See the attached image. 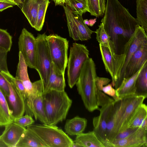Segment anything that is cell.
I'll return each mask as SVG.
<instances>
[{
  "label": "cell",
  "instance_id": "obj_33",
  "mask_svg": "<svg viewBox=\"0 0 147 147\" xmlns=\"http://www.w3.org/2000/svg\"><path fill=\"white\" fill-rule=\"evenodd\" d=\"M65 3L74 14L82 15L88 11L86 0H65Z\"/></svg>",
  "mask_w": 147,
  "mask_h": 147
},
{
  "label": "cell",
  "instance_id": "obj_15",
  "mask_svg": "<svg viewBox=\"0 0 147 147\" xmlns=\"http://www.w3.org/2000/svg\"><path fill=\"white\" fill-rule=\"evenodd\" d=\"M115 100L102 105L99 115L93 118V131L105 147H108L106 138L107 121Z\"/></svg>",
  "mask_w": 147,
  "mask_h": 147
},
{
  "label": "cell",
  "instance_id": "obj_1",
  "mask_svg": "<svg viewBox=\"0 0 147 147\" xmlns=\"http://www.w3.org/2000/svg\"><path fill=\"white\" fill-rule=\"evenodd\" d=\"M105 13L101 22L117 54L119 40L122 38L128 40L137 26L140 25L118 0H107Z\"/></svg>",
  "mask_w": 147,
  "mask_h": 147
},
{
  "label": "cell",
  "instance_id": "obj_37",
  "mask_svg": "<svg viewBox=\"0 0 147 147\" xmlns=\"http://www.w3.org/2000/svg\"><path fill=\"white\" fill-rule=\"evenodd\" d=\"M9 77L14 85L23 96L24 101L28 97L22 81L19 79L14 77L10 73Z\"/></svg>",
  "mask_w": 147,
  "mask_h": 147
},
{
  "label": "cell",
  "instance_id": "obj_38",
  "mask_svg": "<svg viewBox=\"0 0 147 147\" xmlns=\"http://www.w3.org/2000/svg\"><path fill=\"white\" fill-rule=\"evenodd\" d=\"M139 128V127L127 128L123 131L119 132L116 135L113 140L126 138L134 134Z\"/></svg>",
  "mask_w": 147,
  "mask_h": 147
},
{
  "label": "cell",
  "instance_id": "obj_22",
  "mask_svg": "<svg viewBox=\"0 0 147 147\" xmlns=\"http://www.w3.org/2000/svg\"><path fill=\"white\" fill-rule=\"evenodd\" d=\"M44 0H24L21 9L30 24L34 28L39 7Z\"/></svg>",
  "mask_w": 147,
  "mask_h": 147
},
{
  "label": "cell",
  "instance_id": "obj_35",
  "mask_svg": "<svg viewBox=\"0 0 147 147\" xmlns=\"http://www.w3.org/2000/svg\"><path fill=\"white\" fill-rule=\"evenodd\" d=\"M12 45V36L6 30L0 28V51L8 52Z\"/></svg>",
  "mask_w": 147,
  "mask_h": 147
},
{
  "label": "cell",
  "instance_id": "obj_39",
  "mask_svg": "<svg viewBox=\"0 0 147 147\" xmlns=\"http://www.w3.org/2000/svg\"><path fill=\"white\" fill-rule=\"evenodd\" d=\"M101 91L106 95L112 97L115 100H117L119 98L117 96L116 90L113 87L111 83L104 86L102 89Z\"/></svg>",
  "mask_w": 147,
  "mask_h": 147
},
{
  "label": "cell",
  "instance_id": "obj_4",
  "mask_svg": "<svg viewBox=\"0 0 147 147\" xmlns=\"http://www.w3.org/2000/svg\"><path fill=\"white\" fill-rule=\"evenodd\" d=\"M48 147H72L74 141L61 129L56 125L32 124L27 127Z\"/></svg>",
  "mask_w": 147,
  "mask_h": 147
},
{
  "label": "cell",
  "instance_id": "obj_18",
  "mask_svg": "<svg viewBox=\"0 0 147 147\" xmlns=\"http://www.w3.org/2000/svg\"><path fill=\"white\" fill-rule=\"evenodd\" d=\"M121 98L115 100L108 119L106 132V138L109 147L110 143L114 139L115 131L119 122L122 108Z\"/></svg>",
  "mask_w": 147,
  "mask_h": 147
},
{
  "label": "cell",
  "instance_id": "obj_25",
  "mask_svg": "<svg viewBox=\"0 0 147 147\" xmlns=\"http://www.w3.org/2000/svg\"><path fill=\"white\" fill-rule=\"evenodd\" d=\"M74 141L80 147H105L93 130L77 135Z\"/></svg>",
  "mask_w": 147,
  "mask_h": 147
},
{
  "label": "cell",
  "instance_id": "obj_27",
  "mask_svg": "<svg viewBox=\"0 0 147 147\" xmlns=\"http://www.w3.org/2000/svg\"><path fill=\"white\" fill-rule=\"evenodd\" d=\"M14 118L6 98L0 89V127L13 122Z\"/></svg>",
  "mask_w": 147,
  "mask_h": 147
},
{
  "label": "cell",
  "instance_id": "obj_34",
  "mask_svg": "<svg viewBox=\"0 0 147 147\" xmlns=\"http://www.w3.org/2000/svg\"><path fill=\"white\" fill-rule=\"evenodd\" d=\"M49 3V0H44L39 6L37 13L36 24L34 28L37 31H40L42 29L46 13Z\"/></svg>",
  "mask_w": 147,
  "mask_h": 147
},
{
  "label": "cell",
  "instance_id": "obj_46",
  "mask_svg": "<svg viewBox=\"0 0 147 147\" xmlns=\"http://www.w3.org/2000/svg\"><path fill=\"white\" fill-rule=\"evenodd\" d=\"M54 2L55 5H61L63 6L65 3V0H53Z\"/></svg>",
  "mask_w": 147,
  "mask_h": 147
},
{
  "label": "cell",
  "instance_id": "obj_19",
  "mask_svg": "<svg viewBox=\"0 0 147 147\" xmlns=\"http://www.w3.org/2000/svg\"><path fill=\"white\" fill-rule=\"evenodd\" d=\"M0 138L7 147H16L26 128L13 122L5 126Z\"/></svg>",
  "mask_w": 147,
  "mask_h": 147
},
{
  "label": "cell",
  "instance_id": "obj_45",
  "mask_svg": "<svg viewBox=\"0 0 147 147\" xmlns=\"http://www.w3.org/2000/svg\"><path fill=\"white\" fill-rule=\"evenodd\" d=\"M16 5L21 9L24 0H10Z\"/></svg>",
  "mask_w": 147,
  "mask_h": 147
},
{
  "label": "cell",
  "instance_id": "obj_42",
  "mask_svg": "<svg viewBox=\"0 0 147 147\" xmlns=\"http://www.w3.org/2000/svg\"><path fill=\"white\" fill-rule=\"evenodd\" d=\"M95 81L96 88L101 91L102 88L109 84L111 80L107 78L100 77L97 76L96 78Z\"/></svg>",
  "mask_w": 147,
  "mask_h": 147
},
{
  "label": "cell",
  "instance_id": "obj_49",
  "mask_svg": "<svg viewBox=\"0 0 147 147\" xmlns=\"http://www.w3.org/2000/svg\"><path fill=\"white\" fill-rule=\"evenodd\" d=\"M84 23L86 25L89 26L88 20V19H85L84 20Z\"/></svg>",
  "mask_w": 147,
  "mask_h": 147
},
{
  "label": "cell",
  "instance_id": "obj_41",
  "mask_svg": "<svg viewBox=\"0 0 147 147\" xmlns=\"http://www.w3.org/2000/svg\"><path fill=\"white\" fill-rule=\"evenodd\" d=\"M7 53L0 51V71H9L7 61Z\"/></svg>",
  "mask_w": 147,
  "mask_h": 147
},
{
  "label": "cell",
  "instance_id": "obj_3",
  "mask_svg": "<svg viewBox=\"0 0 147 147\" xmlns=\"http://www.w3.org/2000/svg\"><path fill=\"white\" fill-rule=\"evenodd\" d=\"M42 96L47 125H56L65 120L72 103L66 92L49 90Z\"/></svg>",
  "mask_w": 147,
  "mask_h": 147
},
{
  "label": "cell",
  "instance_id": "obj_24",
  "mask_svg": "<svg viewBox=\"0 0 147 147\" xmlns=\"http://www.w3.org/2000/svg\"><path fill=\"white\" fill-rule=\"evenodd\" d=\"M87 120L78 116L66 120L64 127L65 132L71 136H77L83 133L86 127Z\"/></svg>",
  "mask_w": 147,
  "mask_h": 147
},
{
  "label": "cell",
  "instance_id": "obj_32",
  "mask_svg": "<svg viewBox=\"0 0 147 147\" xmlns=\"http://www.w3.org/2000/svg\"><path fill=\"white\" fill-rule=\"evenodd\" d=\"M147 117V107L143 103L137 108L128 122L127 128L138 127L140 121Z\"/></svg>",
  "mask_w": 147,
  "mask_h": 147
},
{
  "label": "cell",
  "instance_id": "obj_44",
  "mask_svg": "<svg viewBox=\"0 0 147 147\" xmlns=\"http://www.w3.org/2000/svg\"><path fill=\"white\" fill-rule=\"evenodd\" d=\"M138 127L147 129V117L142 119L140 121Z\"/></svg>",
  "mask_w": 147,
  "mask_h": 147
},
{
  "label": "cell",
  "instance_id": "obj_9",
  "mask_svg": "<svg viewBox=\"0 0 147 147\" xmlns=\"http://www.w3.org/2000/svg\"><path fill=\"white\" fill-rule=\"evenodd\" d=\"M102 59L106 71L111 78L113 87L118 80L123 67L125 58L123 53L116 54L107 47L99 45Z\"/></svg>",
  "mask_w": 147,
  "mask_h": 147
},
{
  "label": "cell",
  "instance_id": "obj_17",
  "mask_svg": "<svg viewBox=\"0 0 147 147\" xmlns=\"http://www.w3.org/2000/svg\"><path fill=\"white\" fill-rule=\"evenodd\" d=\"M147 61V43L140 46L130 59L126 67L125 78L130 77Z\"/></svg>",
  "mask_w": 147,
  "mask_h": 147
},
{
  "label": "cell",
  "instance_id": "obj_26",
  "mask_svg": "<svg viewBox=\"0 0 147 147\" xmlns=\"http://www.w3.org/2000/svg\"><path fill=\"white\" fill-rule=\"evenodd\" d=\"M16 147H48L34 133L26 128Z\"/></svg>",
  "mask_w": 147,
  "mask_h": 147
},
{
  "label": "cell",
  "instance_id": "obj_13",
  "mask_svg": "<svg viewBox=\"0 0 147 147\" xmlns=\"http://www.w3.org/2000/svg\"><path fill=\"white\" fill-rule=\"evenodd\" d=\"M146 98L144 96L134 95L121 98L122 108L119 121L115 131V137L119 132L127 128L130 118Z\"/></svg>",
  "mask_w": 147,
  "mask_h": 147
},
{
  "label": "cell",
  "instance_id": "obj_20",
  "mask_svg": "<svg viewBox=\"0 0 147 147\" xmlns=\"http://www.w3.org/2000/svg\"><path fill=\"white\" fill-rule=\"evenodd\" d=\"M27 67L22 54L19 52V62L15 77L20 80L22 82L28 97L32 93L34 83L32 82L30 80L28 74Z\"/></svg>",
  "mask_w": 147,
  "mask_h": 147
},
{
  "label": "cell",
  "instance_id": "obj_7",
  "mask_svg": "<svg viewBox=\"0 0 147 147\" xmlns=\"http://www.w3.org/2000/svg\"><path fill=\"white\" fill-rule=\"evenodd\" d=\"M89 51L84 45L74 43L71 47L67 61V82L72 88L78 80L82 65L89 57Z\"/></svg>",
  "mask_w": 147,
  "mask_h": 147
},
{
  "label": "cell",
  "instance_id": "obj_23",
  "mask_svg": "<svg viewBox=\"0 0 147 147\" xmlns=\"http://www.w3.org/2000/svg\"><path fill=\"white\" fill-rule=\"evenodd\" d=\"M65 86L64 74L58 73L52 63L48 83L43 92L49 90L63 91Z\"/></svg>",
  "mask_w": 147,
  "mask_h": 147
},
{
  "label": "cell",
  "instance_id": "obj_28",
  "mask_svg": "<svg viewBox=\"0 0 147 147\" xmlns=\"http://www.w3.org/2000/svg\"><path fill=\"white\" fill-rule=\"evenodd\" d=\"M134 96L147 97V62L144 65L136 80Z\"/></svg>",
  "mask_w": 147,
  "mask_h": 147
},
{
  "label": "cell",
  "instance_id": "obj_31",
  "mask_svg": "<svg viewBox=\"0 0 147 147\" xmlns=\"http://www.w3.org/2000/svg\"><path fill=\"white\" fill-rule=\"evenodd\" d=\"M88 12L97 17H102L106 9L105 0H86Z\"/></svg>",
  "mask_w": 147,
  "mask_h": 147
},
{
  "label": "cell",
  "instance_id": "obj_14",
  "mask_svg": "<svg viewBox=\"0 0 147 147\" xmlns=\"http://www.w3.org/2000/svg\"><path fill=\"white\" fill-rule=\"evenodd\" d=\"M7 80L9 89V95L6 98L9 108L14 118L23 116L25 112L24 99L21 93L11 79L9 72L0 71Z\"/></svg>",
  "mask_w": 147,
  "mask_h": 147
},
{
  "label": "cell",
  "instance_id": "obj_48",
  "mask_svg": "<svg viewBox=\"0 0 147 147\" xmlns=\"http://www.w3.org/2000/svg\"><path fill=\"white\" fill-rule=\"evenodd\" d=\"M0 1L6 2H9V3H13L10 0H0Z\"/></svg>",
  "mask_w": 147,
  "mask_h": 147
},
{
  "label": "cell",
  "instance_id": "obj_21",
  "mask_svg": "<svg viewBox=\"0 0 147 147\" xmlns=\"http://www.w3.org/2000/svg\"><path fill=\"white\" fill-rule=\"evenodd\" d=\"M137 72L129 78H125L120 86L116 90L117 96L119 98L134 95L136 80L146 62Z\"/></svg>",
  "mask_w": 147,
  "mask_h": 147
},
{
  "label": "cell",
  "instance_id": "obj_5",
  "mask_svg": "<svg viewBox=\"0 0 147 147\" xmlns=\"http://www.w3.org/2000/svg\"><path fill=\"white\" fill-rule=\"evenodd\" d=\"M52 63L56 71L64 74L68 61L69 41L57 34H51L46 37Z\"/></svg>",
  "mask_w": 147,
  "mask_h": 147
},
{
  "label": "cell",
  "instance_id": "obj_10",
  "mask_svg": "<svg viewBox=\"0 0 147 147\" xmlns=\"http://www.w3.org/2000/svg\"><path fill=\"white\" fill-rule=\"evenodd\" d=\"M147 43V33L140 25L137 26L135 30L124 46L123 52L125 55L124 64L119 78L114 88L117 89L125 78L126 67L132 56L142 45Z\"/></svg>",
  "mask_w": 147,
  "mask_h": 147
},
{
  "label": "cell",
  "instance_id": "obj_30",
  "mask_svg": "<svg viewBox=\"0 0 147 147\" xmlns=\"http://www.w3.org/2000/svg\"><path fill=\"white\" fill-rule=\"evenodd\" d=\"M96 34V39L99 45L108 48L111 52L115 53L114 46L110 37L106 33L101 23L98 26V28L94 32Z\"/></svg>",
  "mask_w": 147,
  "mask_h": 147
},
{
  "label": "cell",
  "instance_id": "obj_6",
  "mask_svg": "<svg viewBox=\"0 0 147 147\" xmlns=\"http://www.w3.org/2000/svg\"><path fill=\"white\" fill-rule=\"evenodd\" d=\"M47 36L45 33L42 34H38L36 38V69L38 72L41 80L43 92L48 83L52 63L48 46L46 39Z\"/></svg>",
  "mask_w": 147,
  "mask_h": 147
},
{
  "label": "cell",
  "instance_id": "obj_40",
  "mask_svg": "<svg viewBox=\"0 0 147 147\" xmlns=\"http://www.w3.org/2000/svg\"><path fill=\"white\" fill-rule=\"evenodd\" d=\"M0 89L7 98L9 93L8 82L0 71Z\"/></svg>",
  "mask_w": 147,
  "mask_h": 147
},
{
  "label": "cell",
  "instance_id": "obj_29",
  "mask_svg": "<svg viewBox=\"0 0 147 147\" xmlns=\"http://www.w3.org/2000/svg\"><path fill=\"white\" fill-rule=\"evenodd\" d=\"M136 20L147 32V0H136Z\"/></svg>",
  "mask_w": 147,
  "mask_h": 147
},
{
  "label": "cell",
  "instance_id": "obj_47",
  "mask_svg": "<svg viewBox=\"0 0 147 147\" xmlns=\"http://www.w3.org/2000/svg\"><path fill=\"white\" fill-rule=\"evenodd\" d=\"M96 18L88 20L89 26H92L96 22Z\"/></svg>",
  "mask_w": 147,
  "mask_h": 147
},
{
  "label": "cell",
  "instance_id": "obj_36",
  "mask_svg": "<svg viewBox=\"0 0 147 147\" xmlns=\"http://www.w3.org/2000/svg\"><path fill=\"white\" fill-rule=\"evenodd\" d=\"M34 122L32 117L27 114L19 117L14 118L13 121L14 123L25 127L32 124Z\"/></svg>",
  "mask_w": 147,
  "mask_h": 147
},
{
  "label": "cell",
  "instance_id": "obj_2",
  "mask_svg": "<svg viewBox=\"0 0 147 147\" xmlns=\"http://www.w3.org/2000/svg\"><path fill=\"white\" fill-rule=\"evenodd\" d=\"M97 76L95 63L92 58L89 57L82 65L76 85L84 106L90 112L100 109L96 94L95 79Z\"/></svg>",
  "mask_w": 147,
  "mask_h": 147
},
{
  "label": "cell",
  "instance_id": "obj_12",
  "mask_svg": "<svg viewBox=\"0 0 147 147\" xmlns=\"http://www.w3.org/2000/svg\"><path fill=\"white\" fill-rule=\"evenodd\" d=\"M19 52L26 63L30 68H36V38L25 28H23L18 39Z\"/></svg>",
  "mask_w": 147,
  "mask_h": 147
},
{
  "label": "cell",
  "instance_id": "obj_43",
  "mask_svg": "<svg viewBox=\"0 0 147 147\" xmlns=\"http://www.w3.org/2000/svg\"><path fill=\"white\" fill-rule=\"evenodd\" d=\"M15 5H16L15 4L13 3L0 1V11H2L8 8L12 7Z\"/></svg>",
  "mask_w": 147,
  "mask_h": 147
},
{
  "label": "cell",
  "instance_id": "obj_8",
  "mask_svg": "<svg viewBox=\"0 0 147 147\" xmlns=\"http://www.w3.org/2000/svg\"><path fill=\"white\" fill-rule=\"evenodd\" d=\"M66 18L70 37L74 40H87L94 32L84 22L82 15L73 13L67 5L62 6Z\"/></svg>",
  "mask_w": 147,
  "mask_h": 147
},
{
  "label": "cell",
  "instance_id": "obj_11",
  "mask_svg": "<svg viewBox=\"0 0 147 147\" xmlns=\"http://www.w3.org/2000/svg\"><path fill=\"white\" fill-rule=\"evenodd\" d=\"M43 87L38 86L34 88L32 93L24 101L26 114L36 120L38 119L43 124L47 125L42 93Z\"/></svg>",
  "mask_w": 147,
  "mask_h": 147
},
{
  "label": "cell",
  "instance_id": "obj_16",
  "mask_svg": "<svg viewBox=\"0 0 147 147\" xmlns=\"http://www.w3.org/2000/svg\"><path fill=\"white\" fill-rule=\"evenodd\" d=\"M147 147V129L140 127L128 137L114 140L109 144V147Z\"/></svg>",
  "mask_w": 147,
  "mask_h": 147
}]
</instances>
